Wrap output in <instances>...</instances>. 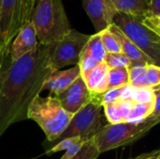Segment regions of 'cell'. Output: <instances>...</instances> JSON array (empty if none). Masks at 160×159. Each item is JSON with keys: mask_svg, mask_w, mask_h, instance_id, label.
I'll use <instances>...</instances> for the list:
<instances>
[{"mask_svg": "<svg viewBox=\"0 0 160 159\" xmlns=\"http://www.w3.org/2000/svg\"><path fill=\"white\" fill-rule=\"evenodd\" d=\"M56 97L67 112L75 114L91 101L93 95L87 88L84 80L80 76L67 90Z\"/></svg>", "mask_w": 160, "mask_h": 159, "instance_id": "obj_10", "label": "cell"}, {"mask_svg": "<svg viewBox=\"0 0 160 159\" xmlns=\"http://www.w3.org/2000/svg\"><path fill=\"white\" fill-rule=\"evenodd\" d=\"M100 153L97 146L95 138L84 142L80 152L71 159H98Z\"/></svg>", "mask_w": 160, "mask_h": 159, "instance_id": "obj_21", "label": "cell"}, {"mask_svg": "<svg viewBox=\"0 0 160 159\" xmlns=\"http://www.w3.org/2000/svg\"><path fill=\"white\" fill-rule=\"evenodd\" d=\"M124 87L121 88H112V89H109L104 95L101 96V102L102 105H109L112 103H114L116 101H118L121 97V94L123 91Z\"/></svg>", "mask_w": 160, "mask_h": 159, "instance_id": "obj_28", "label": "cell"}, {"mask_svg": "<svg viewBox=\"0 0 160 159\" xmlns=\"http://www.w3.org/2000/svg\"><path fill=\"white\" fill-rule=\"evenodd\" d=\"M8 51H9V46L6 47V48H3L1 50V52H0V71H1V68H2V65H3L4 59L7 56V54L8 53Z\"/></svg>", "mask_w": 160, "mask_h": 159, "instance_id": "obj_36", "label": "cell"}, {"mask_svg": "<svg viewBox=\"0 0 160 159\" xmlns=\"http://www.w3.org/2000/svg\"><path fill=\"white\" fill-rule=\"evenodd\" d=\"M144 17L146 16L117 12L112 23L119 27L155 65L160 67V37L143 23Z\"/></svg>", "mask_w": 160, "mask_h": 159, "instance_id": "obj_6", "label": "cell"}, {"mask_svg": "<svg viewBox=\"0 0 160 159\" xmlns=\"http://www.w3.org/2000/svg\"><path fill=\"white\" fill-rule=\"evenodd\" d=\"M159 150H160V148H159Z\"/></svg>", "mask_w": 160, "mask_h": 159, "instance_id": "obj_40", "label": "cell"}, {"mask_svg": "<svg viewBox=\"0 0 160 159\" xmlns=\"http://www.w3.org/2000/svg\"><path fill=\"white\" fill-rule=\"evenodd\" d=\"M153 89L156 94V101H155V111L152 115L160 120V86Z\"/></svg>", "mask_w": 160, "mask_h": 159, "instance_id": "obj_34", "label": "cell"}, {"mask_svg": "<svg viewBox=\"0 0 160 159\" xmlns=\"http://www.w3.org/2000/svg\"><path fill=\"white\" fill-rule=\"evenodd\" d=\"M74 114L67 112L53 96L37 97L31 103L27 119L35 121L44 132L47 141L56 142L70 124Z\"/></svg>", "mask_w": 160, "mask_h": 159, "instance_id": "obj_3", "label": "cell"}, {"mask_svg": "<svg viewBox=\"0 0 160 159\" xmlns=\"http://www.w3.org/2000/svg\"><path fill=\"white\" fill-rule=\"evenodd\" d=\"M117 12L137 16H148L149 0H111Z\"/></svg>", "mask_w": 160, "mask_h": 159, "instance_id": "obj_15", "label": "cell"}, {"mask_svg": "<svg viewBox=\"0 0 160 159\" xmlns=\"http://www.w3.org/2000/svg\"><path fill=\"white\" fill-rule=\"evenodd\" d=\"M134 102L133 101H123L119 99V109H120V112L122 117L124 118L125 122H127V119L128 117V115L130 114L133 107H134Z\"/></svg>", "mask_w": 160, "mask_h": 159, "instance_id": "obj_30", "label": "cell"}, {"mask_svg": "<svg viewBox=\"0 0 160 159\" xmlns=\"http://www.w3.org/2000/svg\"><path fill=\"white\" fill-rule=\"evenodd\" d=\"M160 15V0H149V14L148 16Z\"/></svg>", "mask_w": 160, "mask_h": 159, "instance_id": "obj_33", "label": "cell"}, {"mask_svg": "<svg viewBox=\"0 0 160 159\" xmlns=\"http://www.w3.org/2000/svg\"><path fill=\"white\" fill-rule=\"evenodd\" d=\"M145 70L146 65H131L128 67L129 85L136 88L145 87Z\"/></svg>", "mask_w": 160, "mask_h": 159, "instance_id": "obj_20", "label": "cell"}, {"mask_svg": "<svg viewBox=\"0 0 160 159\" xmlns=\"http://www.w3.org/2000/svg\"><path fill=\"white\" fill-rule=\"evenodd\" d=\"M30 22L44 45L57 42L72 29L62 0H36Z\"/></svg>", "mask_w": 160, "mask_h": 159, "instance_id": "obj_2", "label": "cell"}, {"mask_svg": "<svg viewBox=\"0 0 160 159\" xmlns=\"http://www.w3.org/2000/svg\"><path fill=\"white\" fill-rule=\"evenodd\" d=\"M35 0H2L0 13V48L10 45L19 31L30 22Z\"/></svg>", "mask_w": 160, "mask_h": 159, "instance_id": "obj_7", "label": "cell"}, {"mask_svg": "<svg viewBox=\"0 0 160 159\" xmlns=\"http://www.w3.org/2000/svg\"><path fill=\"white\" fill-rule=\"evenodd\" d=\"M91 36L71 29L64 37L51 44L49 65L53 71L68 66H77Z\"/></svg>", "mask_w": 160, "mask_h": 159, "instance_id": "obj_8", "label": "cell"}, {"mask_svg": "<svg viewBox=\"0 0 160 159\" xmlns=\"http://www.w3.org/2000/svg\"><path fill=\"white\" fill-rule=\"evenodd\" d=\"M158 124L160 120L153 115L141 123L109 124L95 137V141L99 153H106L136 142L145 137Z\"/></svg>", "mask_w": 160, "mask_h": 159, "instance_id": "obj_4", "label": "cell"}, {"mask_svg": "<svg viewBox=\"0 0 160 159\" xmlns=\"http://www.w3.org/2000/svg\"><path fill=\"white\" fill-rule=\"evenodd\" d=\"M39 44L36 29L31 22H28L17 34L9 45V57L16 61L25 54L33 52Z\"/></svg>", "mask_w": 160, "mask_h": 159, "instance_id": "obj_11", "label": "cell"}, {"mask_svg": "<svg viewBox=\"0 0 160 159\" xmlns=\"http://www.w3.org/2000/svg\"><path fill=\"white\" fill-rule=\"evenodd\" d=\"M109 71L108 65L102 62L83 79L93 96H102L109 90Z\"/></svg>", "mask_w": 160, "mask_h": 159, "instance_id": "obj_14", "label": "cell"}, {"mask_svg": "<svg viewBox=\"0 0 160 159\" xmlns=\"http://www.w3.org/2000/svg\"><path fill=\"white\" fill-rule=\"evenodd\" d=\"M160 86V67L155 64L146 65L145 87L157 88Z\"/></svg>", "mask_w": 160, "mask_h": 159, "instance_id": "obj_22", "label": "cell"}, {"mask_svg": "<svg viewBox=\"0 0 160 159\" xmlns=\"http://www.w3.org/2000/svg\"><path fill=\"white\" fill-rule=\"evenodd\" d=\"M51 44H38L31 52L11 61L9 51L0 71V138L7 129L27 119L33 100L40 96L47 78L54 72L49 65Z\"/></svg>", "mask_w": 160, "mask_h": 159, "instance_id": "obj_1", "label": "cell"}, {"mask_svg": "<svg viewBox=\"0 0 160 159\" xmlns=\"http://www.w3.org/2000/svg\"><path fill=\"white\" fill-rule=\"evenodd\" d=\"M80 76L81 70L78 65L66 70L54 71L45 81L43 90H48L50 96L57 97L67 90Z\"/></svg>", "mask_w": 160, "mask_h": 159, "instance_id": "obj_12", "label": "cell"}, {"mask_svg": "<svg viewBox=\"0 0 160 159\" xmlns=\"http://www.w3.org/2000/svg\"><path fill=\"white\" fill-rule=\"evenodd\" d=\"M151 159H160V154L158 155V156H156V157H152Z\"/></svg>", "mask_w": 160, "mask_h": 159, "instance_id": "obj_37", "label": "cell"}, {"mask_svg": "<svg viewBox=\"0 0 160 159\" xmlns=\"http://www.w3.org/2000/svg\"><path fill=\"white\" fill-rule=\"evenodd\" d=\"M35 1H36V0H35Z\"/></svg>", "mask_w": 160, "mask_h": 159, "instance_id": "obj_41", "label": "cell"}, {"mask_svg": "<svg viewBox=\"0 0 160 159\" xmlns=\"http://www.w3.org/2000/svg\"><path fill=\"white\" fill-rule=\"evenodd\" d=\"M100 64L99 62H98L96 59H94L93 57H91L90 55L86 54L85 52H82L81 54V58H80V62L78 64L80 70H81V76L82 79H85L87 77V75L98 65Z\"/></svg>", "mask_w": 160, "mask_h": 159, "instance_id": "obj_26", "label": "cell"}, {"mask_svg": "<svg viewBox=\"0 0 160 159\" xmlns=\"http://www.w3.org/2000/svg\"><path fill=\"white\" fill-rule=\"evenodd\" d=\"M109 29L118 37L121 47L122 52L131 61V65H148L154 64V62L145 54L143 53L138 46L122 31L117 27L115 24H112Z\"/></svg>", "mask_w": 160, "mask_h": 159, "instance_id": "obj_13", "label": "cell"}, {"mask_svg": "<svg viewBox=\"0 0 160 159\" xmlns=\"http://www.w3.org/2000/svg\"><path fill=\"white\" fill-rule=\"evenodd\" d=\"M143 23L160 37V15L144 17Z\"/></svg>", "mask_w": 160, "mask_h": 159, "instance_id": "obj_29", "label": "cell"}, {"mask_svg": "<svg viewBox=\"0 0 160 159\" xmlns=\"http://www.w3.org/2000/svg\"><path fill=\"white\" fill-rule=\"evenodd\" d=\"M105 63L110 68L129 67L131 66V61L124 53H107Z\"/></svg>", "mask_w": 160, "mask_h": 159, "instance_id": "obj_25", "label": "cell"}, {"mask_svg": "<svg viewBox=\"0 0 160 159\" xmlns=\"http://www.w3.org/2000/svg\"><path fill=\"white\" fill-rule=\"evenodd\" d=\"M108 125L101 96H93L91 101L74 114L68 128L54 142V144L64 139L72 137H80L84 141L91 140Z\"/></svg>", "mask_w": 160, "mask_h": 159, "instance_id": "obj_5", "label": "cell"}, {"mask_svg": "<svg viewBox=\"0 0 160 159\" xmlns=\"http://www.w3.org/2000/svg\"><path fill=\"white\" fill-rule=\"evenodd\" d=\"M129 84L128 67L110 68L109 71V89L121 88Z\"/></svg>", "mask_w": 160, "mask_h": 159, "instance_id": "obj_18", "label": "cell"}, {"mask_svg": "<svg viewBox=\"0 0 160 159\" xmlns=\"http://www.w3.org/2000/svg\"><path fill=\"white\" fill-rule=\"evenodd\" d=\"M104 108V113L106 116V119L110 125H115V124H120V123H125L124 118L121 115L120 109H119V100L103 106Z\"/></svg>", "mask_w": 160, "mask_h": 159, "instance_id": "obj_23", "label": "cell"}, {"mask_svg": "<svg viewBox=\"0 0 160 159\" xmlns=\"http://www.w3.org/2000/svg\"><path fill=\"white\" fill-rule=\"evenodd\" d=\"M1 7H2V0H0V13H1Z\"/></svg>", "mask_w": 160, "mask_h": 159, "instance_id": "obj_38", "label": "cell"}, {"mask_svg": "<svg viewBox=\"0 0 160 159\" xmlns=\"http://www.w3.org/2000/svg\"><path fill=\"white\" fill-rule=\"evenodd\" d=\"M155 111V102L151 103H135L128 115V123H141L149 118Z\"/></svg>", "mask_w": 160, "mask_h": 159, "instance_id": "obj_17", "label": "cell"}, {"mask_svg": "<svg viewBox=\"0 0 160 159\" xmlns=\"http://www.w3.org/2000/svg\"><path fill=\"white\" fill-rule=\"evenodd\" d=\"M86 141H81V142H77V143H75L74 145H72L70 148H68L67 151H66V153L62 156V157L60 159H71L73 158L79 152H80V150L82 149V145L84 144V142H85Z\"/></svg>", "mask_w": 160, "mask_h": 159, "instance_id": "obj_31", "label": "cell"}, {"mask_svg": "<svg viewBox=\"0 0 160 159\" xmlns=\"http://www.w3.org/2000/svg\"><path fill=\"white\" fill-rule=\"evenodd\" d=\"M155 101H156V94L153 88L135 87V91L133 95L134 103H151Z\"/></svg>", "mask_w": 160, "mask_h": 159, "instance_id": "obj_24", "label": "cell"}, {"mask_svg": "<svg viewBox=\"0 0 160 159\" xmlns=\"http://www.w3.org/2000/svg\"><path fill=\"white\" fill-rule=\"evenodd\" d=\"M82 52L90 55L91 57H93L99 63L105 62L107 52L102 42L101 34L96 33L95 35H92Z\"/></svg>", "mask_w": 160, "mask_h": 159, "instance_id": "obj_16", "label": "cell"}, {"mask_svg": "<svg viewBox=\"0 0 160 159\" xmlns=\"http://www.w3.org/2000/svg\"><path fill=\"white\" fill-rule=\"evenodd\" d=\"M1 50H2V49H1V48H0V52H1Z\"/></svg>", "mask_w": 160, "mask_h": 159, "instance_id": "obj_39", "label": "cell"}, {"mask_svg": "<svg viewBox=\"0 0 160 159\" xmlns=\"http://www.w3.org/2000/svg\"><path fill=\"white\" fill-rule=\"evenodd\" d=\"M134 91H135V87H133V86H131L129 84L125 86L123 88L120 100H123V101H133Z\"/></svg>", "mask_w": 160, "mask_h": 159, "instance_id": "obj_32", "label": "cell"}, {"mask_svg": "<svg viewBox=\"0 0 160 159\" xmlns=\"http://www.w3.org/2000/svg\"><path fill=\"white\" fill-rule=\"evenodd\" d=\"M100 34H101L102 42H103V45L107 53H113V54L123 53L121 43L118 37L109 28L100 32Z\"/></svg>", "mask_w": 160, "mask_h": 159, "instance_id": "obj_19", "label": "cell"}, {"mask_svg": "<svg viewBox=\"0 0 160 159\" xmlns=\"http://www.w3.org/2000/svg\"><path fill=\"white\" fill-rule=\"evenodd\" d=\"M83 139L80 138V137H72V138H67L64 139L58 142H56L50 150H48L46 152V155H52L61 151H67L68 148H70L72 145H74L75 143L82 141ZM84 141V140H83Z\"/></svg>", "mask_w": 160, "mask_h": 159, "instance_id": "obj_27", "label": "cell"}, {"mask_svg": "<svg viewBox=\"0 0 160 159\" xmlns=\"http://www.w3.org/2000/svg\"><path fill=\"white\" fill-rule=\"evenodd\" d=\"M82 2L97 33L108 29L112 24L117 11L111 0H82Z\"/></svg>", "mask_w": 160, "mask_h": 159, "instance_id": "obj_9", "label": "cell"}, {"mask_svg": "<svg viewBox=\"0 0 160 159\" xmlns=\"http://www.w3.org/2000/svg\"><path fill=\"white\" fill-rule=\"evenodd\" d=\"M160 154V150H157V151H154V152H151V153H147V154H143L136 158H132V159H151L152 157L158 156Z\"/></svg>", "mask_w": 160, "mask_h": 159, "instance_id": "obj_35", "label": "cell"}]
</instances>
